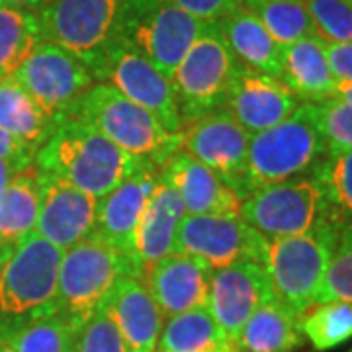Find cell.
Instances as JSON below:
<instances>
[{
    "mask_svg": "<svg viewBox=\"0 0 352 352\" xmlns=\"http://www.w3.org/2000/svg\"><path fill=\"white\" fill-rule=\"evenodd\" d=\"M34 164L41 175L102 198L133 175L141 161L122 151L82 120L61 116L36 153Z\"/></svg>",
    "mask_w": 352,
    "mask_h": 352,
    "instance_id": "1",
    "label": "cell"
},
{
    "mask_svg": "<svg viewBox=\"0 0 352 352\" xmlns=\"http://www.w3.org/2000/svg\"><path fill=\"white\" fill-rule=\"evenodd\" d=\"M98 129L122 151L163 168L180 149V133H170L145 108L126 98L110 82H94L65 113Z\"/></svg>",
    "mask_w": 352,
    "mask_h": 352,
    "instance_id": "2",
    "label": "cell"
},
{
    "mask_svg": "<svg viewBox=\"0 0 352 352\" xmlns=\"http://www.w3.org/2000/svg\"><path fill=\"white\" fill-rule=\"evenodd\" d=\"M127 276H143L138 256L124 254L94 237L67 249L59 266V314L78 331L102 307H108Z\"/></svg>",
    "mask_w": 352,
    "mask_h": 352,
    "instance_id": "3",
    "label": "cell"
},
{
    "mask_svg": "<svg viewBox=\"0 0 352 352\" xmlns=\"http://www.w3.org/2000/svg\"><path fill=\"white\" fill-rule=\"evenodd\" d=\"M327 153V141L319 126L315 104L302 102L300 108L278 126L251 135L245 198L264 186L311 175Z\"/></svg>",
    "mask_w": 352,
    "mask_h": 352,
    "instance_id": "4",
    "label": "cell"
},
{
    "mask_svg": "<svg viewBox=\"0 0 352 352\" xmlns=\"http://www.w3.org/2000/svg\"><path fill=\"white\" fill-rule=\"evenodd\" d=\"M339 233V226L323 221L303 235L266 239L264 270L274 300L289 314L302 317L315 305Z\"/></svg>",
    "mask_w": 352,
    "mask_h": 352,
    "instance_id": "5",
    "label": "cell"
},
{
    "mask_svg": "<svg viewBox=\"0 0 352 352\" xmlns=\"http://www.w3.org/2000/svg\"><path fill=\"white\" fill-rule=\"evenodd\" d=\"M63 251L36 231L14 247L0 274V323H22L59 314V266Z\"/></svg>",
    "mask_w": 352,
    "mask_h": 352,
    "instance_id": "6",
    "label": "cell"
},
{
    "mask_svg": "<svg viewBox=\"0 0 352 352\" xmlns=\"http://www.w3.org/2000/svg\"><path fill=\"white\" fill-rule=\"evenodd\" d=\"M239 65L217 22H208L170 76L182 129L226 108L229 87Z\"/></svg>",
    "mask_w": 352,
    "mask_h": 352,
    "instance_id": "7",
    "label": "cell"
},
{
    "mask_svg": "<svg viewBox=\"0 0 352 352\" xmlns=\"http://www.w3.org/2000/svg\"><path fill=\"white\" fill-rule=\"evenodd\" d=\"M127 0H55L38 10L43 39L82 59L96 78L106 55L120 43Z\"/></svg>",
    "mask_w": 352,
    "mask_h": 352,
    "instance_id": "8",
    "label": "cell"
},
{
    "mask_svg": "<svg viewBox=\"0 0 352 352\" xmlns=\"http://www.w3.org/2000/svg\"><path fill=\"white\" fill-rule=\"evenodd\" d=\"M206 24L168 0H127L120 43L138 51L170 78Z\"/></svg>",
    "mask_w": 352,
    "mask_h": 352,
    "instance_id": "9",
    "label": "cell"
},
{
    "mask_svg": "<svg viewBox=\"0 0 352 352\" xmlns=\"http://www.w3.org/2000/svg\"><path fill=\"white\" fill-rule=\"evenodd\" d=\"M241 217L264 239H282L321 226L327 210L319 182L305 175L251 192L241 201Z\"/></svg>",
    "mask_w": 352,
    "mask_h": 352,
    "instance_id": "10",
    "label": "cell"
},
{
    "mask_svg": "<svg viewBox=\"0 0 352 352\" xmlns=\"http://www.w3.org/2000/svg\"><path fill=\"white\" fill-rule=\"evenodd\" d=\"M14 78L53 120L69 112L96 82L82 59L51 41H41Z\"/></svg>",
    "mask_w": 352,
    "mask_h": 352,
    "instance_id": "11",
    "label": "cell"
},
{
    "mask_svg": "<svg viewBox=\"0 0 352 352\" xmlns=\"http://www.w3.org/2000/svg\"><path fill=\"white\" fill-rule=\"evenodd\" d=\"M264 239L241 215H184L175 252L196 256L212 270L241 261L263 263Z\"/></svg>",
    "mask_w": 352,
    "mask_h": 352,
    "instance_id": "12",
    "label": "cell"
},
{
    "mask_svg": "<svg viewBox=\"0 0 352 352\" xmlns=\"http://www.w3.org/2000/svg\"><path fill=\"white\" fill-rule=\"evenodd\" d=\"M251 135L226 108L210 113L180 131V151L212 168L215 175L245 200V173Z\"/></svg>",
    "mask_w": 352,
    "mask_h": 352,
    "instance_id": "13",
    "label": "cell"
},
{
    "mask_svg": "<svg viewBox=\"0 0 352 352\" xmlns=\"http://www.w3.org/2000/svg\"><path fill=\"white\" fill-rule=\"evenodd\" d=\"M96 82H110L126 98L151 112L166 131H182V120L170 78H166L138 51L124 43H116L102 63Z\"/></svg>",
    "mask_w": 352,
    "mask_h": 352,
    "instance_id": "14",
    "label": "cell"
},
{
    "mask_svg": "<svg viewBox=\"0 0 352 352\" xmlns=\"http://www.w3.org/2000/svg\"><path fill=\"white\" fill-rule=\"evenodd\" d=\"M270 300L274 296L263 263L241 261L212 272L208 309L233 346L247 319Z\"/></svg>",
    "mask_w": 352,
    "mask_h": 352,
    "instance_id": "15",
    "label": "cell"
},
{
    "mask_svg": "<svg viewBox=\"0 0 352 352\" xmlns=\"http://www.w3.org/2000/svg\"><path fill=\"white\" fill-rule=\"evenodd\" d=\"M161 168L141 161L135 173L120 182L112 192L98 198L94 226L88 237L102 241L116 251L138 256L135 235L145 206L151 198L153 188Z\"/></svg>",
    "mask_w": 352,
    "mask_h": 352,
    "instance_id": "16",
    "label": "cell"
},
{
    "mask_svg": "<svg viewBox=\"0 0 352 352\" xmlns=\"http://www.w3.org/2000/svg\"><path fill=\"white\" fill-rule=\"evenodd\" d=\"M302 100L276 78L239 65L229 87L226 110L249 135L278 126L300 108Z\"/></svg>",
    "mask_w": 352,
    "mask_h": 352,
    "instance_id": "17",
    "label": "cell"
},
{
    "mask_svg": "<svg viewBox=\"0 0 352 352\" xmlns=\"http://www.w3.org/2000/svg\"><path fill=\"white\" fill-rule=\"evenodd\" d=\"M39 175V215L36 233L61 251L87 239L94 226L98 198L47 175Z\"/></svg>",
    "mask_w": 352,
    "mask_h": 352,
    "instance_id": "18",
    "label": "cell"
},
{
    "mask_svg": "<svg viewBox=\"0 0 352 352\" xmlns=\"http://www.w3.org/2000/svg\"><path fill=\"white\" fill-rule=\"evenodd\" d=\"M212 268L182 252L143 266V282L164 317L208 305Z\"/></svg>",
    "mask_w": 352,
    "mask_h": 352,
    "instance_id": "19",
    "label": "cell"
},
{
    "mask_svg": "<svg viewBox=\"0 0 352 352\" xmlns=\"http://www.w3.org/2000/svg\"><path fill=\"white\" fill-rule=\"evenodd\" d=\"M161 170L178 190L186 215H241L239 196L188 153L178 149Z\"/></svg>",
    "mask_w": 352,
    "mask_h": 352,
    "instance_id": "20",
    "label": "cell"
},
{
    "mask_svg": "<svg viewBox=\"0 0 352 352\" xmlns=\"http://www.w3.org/2000/svg\"><path fill=\"white\" fill-rule=\"evenodd\" d=\"M184 215L186 210L178 190L161 170L135 235L139 263L147 266L175 252L176 233Z\"/></svg>",
    "mask_w": 352,
    "mask_h": 352,
    "instance_id": "21",
    "label": "cell"
},
{
    "mask_svg": "<svg viewBox=\"0 0 352 352\" xmlns=\"http://www.w3.org/2000/svg\"><path fill=\"white\" fill-rule=\"evenodd\" d=\"M120 333L131 352H155L163 331L164 315L153 300L143 276H127L108 303Z\"/></svg>",
    "mask_w": 352,
    "mask_h": 352,
    "instance_id": "22",
    "label": "cell"
},
{
    "mask_svg": "<svg viewBox=\"0 0 352 352\" xmlns=\"http://www.w3.org/2000/svg\"><path fill=\"white\" fill-rule=\"evenodd\" d=\"M280 80L302 102L333 98L337 78L329 67L325 39L311 36L282 47Z\"/></svg>",
    "mask_w": 352,
    "mask_h": 352,
    "instance_id": "23",
    "label": "cell"
},
{
    "mask_svg": "<svg viewBox=\"0 0 352 352\" xmlns=\"http://www.w3.org/2000/svg\"><path fill=\"white\" fill-rule=\"evenodd\" d=\"M217 28L241 65L280 78L282 47L268 34V30L252 10L237 6L233 12L217 22Z\"/></svg>",
    "mask_w": 352,
    "mask_h": 352,
    "instance_id": "24",
    "label": "cell"
},
{
    "mask_svg": "<svg viewBox=\"0 0 352 352\" xmlns=\"http://www.w3.org/2000/svg\"><path fill=\"white\" fill-rule=\"evenodd\" d=\"M55 122L14 78H0V127L28 149H38L51 135Z\"/></svg>",
    "mask_w": 352,
    "mask_h": 352,
    "instance_id": "25",
    "label": "cell"
},
{
    "mask_svg": "<svg viewBox=\"0 0 352 352\" xmlns=\"http://www.w3.org/2000/svg\"><path fill=\"white\" fill-rule=\"evenodd\" d=\"M300 344V317L289 314L276 300H270L247 319L235 340V351L294 352Z\"/></svg>",
    "mask_w": 352,
    "mask_h": 352,
    "instance_id": "26",
    "label": "cell"
},
{
    "mask_svg": "<svg viewBox=\"0 0 352 352\" xmlns=\"http://www.w3.org/2000/svg\"><path fill=\"white\" fill-rule=\"evenodd\" d=\"M235 349L229 344L208 305L166 317L157 351L164 352H221Z\"/></svg>",
    "mask_w": 352,
    "mask_h": 352,
    "instance_id": "27",
    "label": "cell"
},
{
    "mask_svg": "<svg viewBox=\"0 0 352 352\" xmlns=\"http://www.w3.org/2000/svg\"><path fill=\"white\" fill-rule=\"evenodd\" d=\"M39 215V175L36 164L14 176L0 198V239L18 245L36 231Z\"/></svg>",
    "mask_w": 352,
    "mask_h": 352,
    "instance_id": "28",
    "label": "cell"
},
{
    "mask_svg": "<svg viewBox=\"0 0 352 352\" xmlns=\"http://www.w3.org/2000/svg\"><path fill=\"white\" fill-rule=\"evenodd\" d=\"M0 344L14 352H75L76 329L61 314L22 323H0Z\"/></svg>",
    "mask_w": 352,
    "mask_h": 352,
    "instance_id": "29",
    "label": "cell"
},
{
    "mask_svg": "<svg viewBox=\"0 0 352 352\" xmlns=\"http://www.w3.org/2000/svg\"><path fill=\"white\" fill-rule=\"evenodd\" d=\"M41 41L38 10L0 4V78L14 76Z\"/></svg>",
    "mask_w": 352,
    "mask_h": 352,
    "instance_id": "30",
    "label": "cell"
},
{
    "mask_svg": "<svg viewBox=\"0 0 352 352\" xmlns=\"http://www.w3.org/2000/svg\"><path fill=\"white\" fill-rule=\"evenodd\" d=\"M311 175L323 192L327 221L340 229L352 226V149L327 153Z\"/></svg>",
    "mask_w": 352,
    "mask_h": 352,
    "instance_id": "31",
    "label": "cell"
},
{
    "mask_svg": "<svg viewBox=\"0 0 352 352\" xmlns=\"http://www.w3.org/2000/svg\"><path fill=\"white\" fill-rule=\"evenodd\" d=\"M300 331L315 351H333L352 339V303H317L300 317Z\"/></svg>",
    "mask_w": 352,
    "mask_h": 352,
    "instance_id": "32",
    "label": "cell"
},
{
    "mask_svg": "<svg viewBox=\"0 0 352 352\" xmlns=\"http://www.w3.org/2000/svg\"><path fill=\"white\" fill-rule=\"evenodd\" d=\"M252 12L280 47L317 36L314 20L303 0H264L252 8Z\"/></svg>",
    "mask_w": 352,
    "mask_h": 352,
    "instance_id": "33",
    "label": "cell"
},
{
    "mask_svg": "<svg viewBox=\"0 0 352 352\" xmlns=\"http://www.w3.org/2000/svg\"><path fill=\"white\" fill-rule=\"evenodd\" d=\"M352 303V226L340 229L323 284L315 296L317 303Z\"/></svg>",
    "mask_w": 352,
    "mask_h": 352,
    "instance_id": "34",
    "label": "cell"
},
{
    "mask_svg": "<svg viewBox=\"0 0 352 352\" xmlns=\"http://www.w3.org/2000/svg\"><path fill=\"white\" fill-rule=\"evenodd\" d=\"M317 36L331 43L352 41V0H303Z\"/></svg>",
    "mask_w": 352,
    "mask_h": 352,
    "instance_id": "35",
    "label": "cell"
},
{
    "mask_svg": "<svg viewBox=\"0 0 352 352\" xmlns=\"http://www.w3.org/2000/svg\"><path fill=\"white\" fill-rule=\"evenodd\" d=\"M75 352H131L108 307L92 315L76 331Z\"/></svg>",
    "mask_w": 352,
    "mask_h": 352,
    "instance_id": "36",
    "label": "cell"
},
{
    "mask_svg": "<svg viewBox=\"0 0 352 352\" xmlns=\"http://www.w3.org/2000/svg\"><path fill=\"white\" fill-rule=\"evenodd\" d=\"M314 104L329 153L352 149V106L335 96Z\"/></svg>",
    "mask_w": 352,
    "mask_h": 352,
    "instance_id": "37",
    "label": "cell"
},
{
    "mask_svg": "<svg viewBox=\"0 0 352 352\" xmlns=\"http://www.w3.org/2000/svg\"><path fill=\"white\" fill-rule=\"evenodd\" d=\"M201 22H219L237 8L235 0H168Z\"/></svg>",
    "mask_w": 352,
    "mask_h": 352,
    "instance_id": "38",
    "label": "cell"
},
{
    "mask_svg": "<svg viewBox=\"0 0 352 352\" xmlns=\"http://www.w3.org/2000/svg\"><path fill=\"white\" fill-rule=\"evenodd\" d=\"M325 53L335 78L352 82V41L349 43L325 41Z\"/></svg>",
    "mask_w": 352,
    "mask_h": 352,
    "instance_id": "39",
    "label": "cell"
},
{
    "mask_svg": "<svg viewBox=\"0 0 352 352\" xmlns=\"http://www.w3.org/2000/svg\"><path fill=\"white\" fill-rule=\"evenodd\" d=\"M0 159L12 161L20 166H28L34 163L36 151L28 149L20 141H16L12 135H8L2 127H0Z\"/></svg>",
    "mask_w": 352,
    "mask_h": 352,
    "instance_id": "40",
    "label": "cell"
},
{
    "mask_svg": "<svg viewBox=\"0 0 352 352\" xmlns=\"http://www.w3.org/2000/svg\"><path fill=\"white\" fill-rule=\"evenodd\" d=\"M51 2H55V0H0V4H10V6L30 8V10H41Z\"/></svg>",
    "mask_w": 352,
    "mask_h": 352,
    "instance_id": "41",
    "label": "cell"
},
{
    "mask_svg": "<svg viewBox=\"0 0 352 352\" xmlns=\"http://www.w3.org/2000/svg\"><path fill=\"white\" fill-rule=\"evenodd\" d=\"M335 98H339V100H342L344 104L352 106V82H349V80H337Z\"/></svg>",
    "mask_w": 352,
    "mask_h": 352,
    "instance_id": "42",
    "label": "cell"
},
{
    "mask_svg": "<svg viewBox=\"0 0 352 352\" xmlns=\"http://www.w3.org/2000/svg\"><path fill=\"white\" fill-rule=\"evenodd\" d=\"M14 247H16L14 243H8V241L0 239V274H2L4 266H6V263H8V258L12 256Z\"/></svg>",
    "mask_w": 352,
    "mask_h": 352,
    "instance_id": "43",
    "label": "cell"
},
{
    "mask_svg": "<svg viewBox=\"0 0 352 352\" xmlns=\"http://www.w3.org/2000/svg\"><path fill=\"white\" fill-rule=\"evenodd\" d=\"M237 2V6H243V8H249V10H252L254 6H258L261 2H264V0H235Z\"/></svg>",
    "mask_w": 352,
    "mask_h": 352,
    "instance_id": "44",
    "label": "cell"
},
{
    "mask_svg": "<svg viewBox=\"0 0 352 352\" xmlns=\"http://www.w3.org/2000/svg\"><path fill=\"white\" fill-rule=\"evenodd\" d=\"M0 352H14L12 349H8L6 344H0Z\"/></svg>",
    "mask_w": 352,
    "mask_h": 352,
    "instance_id": "45",
    "label": "cell"
},
{
    "mask_svg": "<svg viewBox=\"0 0 352 352\" xmlns=\"http://www.w3.org/2000/svg\"><path fill=\"white\" fill-rule=\"evenodd\" d=\"M221 352H237L235 349H231V351H221Z\"/></svg>",
    "mask_w": 352,
    "mask_h": 352,
    "instance_id": "46",
    "label": "cell"
},
{
    "mask_svg": "<svg viewBox=\"0 0 352 352\" xmlns=\"http://www.w3.org/2000/svg\"><path fill=\"white\" fill-rule=\"evenodd\" d=\"M155 352H164V351H155Z\"/></svg>",
    "mask_w": 352,
    "mask_h": 352,
    "instance_id": "47",
    "label": "cell"
},
{
    "mask_svg": "<svg viewBox=\"0 0 352 352\" xmlns=\"http://www.w3.org/2000/svg\"><path fill=\"white\" fill-rule=\"evenodd\" d=\"M351 352H352V351H351Z\"/></svg>",
    "mask_w": 352,
    "mask_h": 352,
    "instance_id": "48",
    "label": "cell"
}]
</instances>
